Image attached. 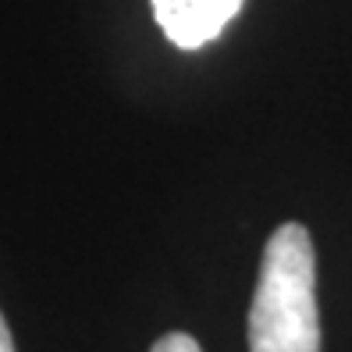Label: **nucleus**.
<instances>
[{
	"label": "nucleus",
	"instance_id": "7ed1b4c3",
	"mask_svg": "<svg viewBox=\"0 0 352 352\" xmlns=\"http://www.w3.org/2000/svg\"><path fill=\"white\" fill-rule=\"evenodd\" d=\"M150 352H203V349H199V342L192 335H185V331H171V335L157 338Z\"/></svg>",
	"mask_w": 352,
	"mask_h": 352
},
{
	"label": "nucleus",
	"instance_id": "f257e3e1",
	"mask_svg": "<svg viewBox=\"0 0 352 352\" xmlns=\"http://www.w3.org/2000/svg\"><path fill=\"white\" fill-rule=\"evenodd\" d=\"M250 352H320L317 256L296 221L267 239L250 306Z\"/></svg>",
	"mask_w": 352,
	"mask_h": 352
},
{
	"label": "nucleus",
	"instance_id": "20e7f679",
	"mask_svg": "<svg viewBox=\"0 0 352 352\" xmlns=\"http://www.w3.org/2000/svg\"><path fill=\"white\" fill-rule=\"evenodd\" d=\"M0 352H14V338H11V327H8L4 314H0Z\"/></svg>",
	"mask_w": 352,
	"mask_h": 352
},
{
	"label": "nucleus",
	"instance_id": "f03ea898",
	"mask_svg": "<svg viewBox=\"0 0 352 352\" xmlns=\"http://www.w3.org/2000/svg\"><path fill=\"white\" fill-rule=\"evenodd\" d=\"M242 0H153V14L164 36L182 50H199L224 32Z\"/></svg>",
	"mask_w": 352,
	"mask_h": 352
}]
</instances>
